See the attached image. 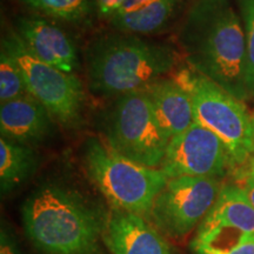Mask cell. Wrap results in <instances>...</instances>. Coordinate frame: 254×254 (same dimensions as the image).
<instances>
[{"mask_svg": "<svg viewBox=\"0 0 254 254\" xmlns=\"http://www.w3.org/2000/svg\"><path fill=\"white\" fill-rule=\"evenodd\" d=\"M0 254H21L15 237L5 225L0 231Z\"/></svg>", "mask_w": 254, "mask_h": 254, "instance_id": "cell-22", "label": "cell"}, {"mask_svg": "<svg viewBox=\"0 0 254 254\" xmlns=\"http://www.w3.org/2000/svg\"><path fill=\"white\" fill-rule=\"evenodd\" d=\"M103 133L117 153L152 168H160L171 140L145 90L114 98L105 113Z\"/></svg>", "mask_w": 254, "mask_h": 254, "instance_id": "cell-6", "label": "cell"}, {"mask_svg": "<svg viewBox=\"0 0 254 254\" xmlns=\"http://www.w3.org/2000/svg\"><path fill=\"white\" fill-rule=\"evenodd\" d=\"M189 67L241 101L246 88V40L231 0H195L177 36Z\"/></svg>", "mask_w": 254, "mask_h": 254, "instance_id": "cell-1", "label": "cell"}, {"mask_svg": "<svg viewBox=\"0 0 254 254\" xmlns=\"http://www.w3.org/2000/svg\"><path fill=\"white\" fill-rule=\"evenodd\" d=\"M194 254H254V241L241 243L225 250H212L205 247H193Z\"/></svg>", "mask_w": 254, "mask_h": 254, "instance_id": "cell-21", "label": "cell"}, {"mask_svg": "<svg viewBox=\"0 0 254 254\" xmlns=\"http://www.w3.org/2000/svg\"><path fill=\"white\" fill-rule=\"evenodd\" d=\"M95 13L101 20L111 21L120 8L123 7L125 0H94Z\"/></svg>", "mask_w": 254, "mask_h": 254, "instance_id": "cell-20", "label": "cell"}, {"mask_svg": "<svg viewBox=\"0 0 254 254\" xmlns=\"http://www.w3.org/2000/svg\"><path fill=\"white\" fill-rule=\"evenodd\" d=\"M183 0H155L133 13L118 15L110 21L116 31L135 36H148L165 30L182 7Z\"/></svg>", "mask_w": 254, "mask_h": 254, "instance_id": "cell-16", "label": "cell"}, {"mask_svg": "<svg viewBox=\"0 0 254 254\" xmlns=\"http://www.w3.org/2000/svg\"><path fill=\"white\" fill-rule=\"evenodd\" d=\"M103 240L111 254H174L146 218L119 209L109 214Z\"/></svg>", "mask_w": 254, "mask_h": 254, "instance_id": "cell-12", "label": "cell"}, {"mask_svg": "<svg viewBox=\"0 0 254 254\" xmlns=\"http://www.w3.org/2000/svg\"><path fill=\"white\" fill-rule=\"evenodd\" d=\"M244 189H245L251 202H252V205L254 206V178H247V179H245Z\"/></svg>", "mask_w": 254, "mask_h": 254, "instance_id": "cell-24", "label": "cell"}, {"mask_svg": "<svg viewBox=\"0 0 254 254\" xmlns=\"http://www.w3.org/2000/svg\"><path fill=\"white\" fill-rule=\"evenodd\" d=\"M109 215L79 190L38 186L21 206L26 236L41 254H101Z\"/></svg>", "mask_w": 254, "mask_h": 254, "instance_id": "cell-2", "label": "cell"}, {"mask_svg": "<svg viewBox=\"0 0 254 254\" xmlns=\"http://www.w3.org/2000/svg\"><path fill=\"white\" fill-rule=\"evenodd\" d=\"M178 63V50L171 44L118 31L106 33L86 52L88 88L103 98L145 90L166 78Z\"/></svg>", "mask_w": 254, "mask_h": 254, "instance_id": "cell-3", "label": "cell"}, {"mask_svg": "<svg viewBox=\"0 0 254 254\" xmlns=\"http://www.w3.org/2000/svg\"><path fill=\"white\" fill-rule=\"evenodd\" d=\"M160 170L168 179L199 177L220 179L236 170L230 151L219 136L194 123L168 142Z\"/></svg>", "mask_w": 254, "mask_h": 254, "instance_id": "cell-9", "label": "cell"}, {"mask_svg": "<svg viewBox=\"0 0 254 254\" xmlns=\"http://www.w3.org/2000/svg\"><path fill=\"white\" fill-rule=\"evenodd\" d=\"M145 92L153 105L159 122L170 138L185 132L195 123L190 94L174 78L159 79L146 87Z\"/></svg>", "mask_w": 254, "mask_h": 254, "instance_id": "cell-14", "label": "cell"}, {"mask_svg": "<svg viewBox=\"0 0 254 254\" xmlns=\"http://www.w3.org/2000/svg\"><path fill=\"white\" fill-rule=\"evenodd\" d=\"M1 46L20 66L27 90L60 125L74 128L81 123L85 90L77 74L65 73L38 59L15 31L2 37Z\"/></svg>", "mask_w": 254, "mask_h": 254, "instance_id": "cell-7", "label": "cell"}, {"mask_svg": "<svg viewBox=\"0 0 254 254\" xmlns=\"http://www.w3.org/2000/svg\"><path fill=\"white\" fill-rule=\"evenodd\" d=\"M39 157L32 146L0 139V190L7 195L36 173Z\"/></svg>", "mask_w": 254, "mask_h": 254, "instance_id": "cell-15", "label": "cell"}, {"mask_svg": "<svg viewBox=\"0 0 254 254\" xmlns=\"http://www.w3.org/2000/svg\"><path fill=\"white\" fill-rule=\"evenodd\" d=\"M82 157L88 178L114 209L150 218L155 198L168 182L160 168L136 164L93 136L85 142Z\"/></svg>", "mask_w": 254, "mask_h": 254, "instance_id": "cell-4", "label": "cell"}, {"mask_svg": "<svg viewBox=\"0 0 254 254\" xmlns=\"http://www.w3.org/2000/svg\"><path fill=\"white\" fill-rule=\"evenodd\" d=\"M56 120L32 95L0 105V133L2 138L27 146L40 144L52 134Z\"/></svg>", "mask_w": 254, "mask_h": 254, "instance_id": "cell-13", "label": "cell"}, {"mask_svg": "<svg viewBox=\"0 0 254 254\" xmlns=\"http://www.w3.org/2000/svg\"><path fill=\"white\" fill-rule=\"evenodd\" d=\"M249 241H254V206L244 186L222 185L190 247L225 250Z\"/></svg>", "mask_w": 254, "mask_h": 254, "instance_id": "cell-10", "label": "cell"}, {"mask_svg": "<svg viewBox=\"0 0 254 254\" xmlns=\"http://www.w3.org/2000/svg\"><path fill=\"white\" fill-rule=\"evenodd\" d=\"M154 1L155 0H125L123 7L120 8V11L114 17L133 13V12L139 11V9L146 7V6H148Z\"/></svg>", "mask_w": 254, "mask_h": 254, "instance_id": "cell-23", "label": "cell"}, {"mask_svg": "<svg viewBox=\"0 0 254 254\" xmlns=\"http://www.w3.org/2000/svg\"><path fill=\"white\" fill-rule=\"evenodd\" d=\"M31 95L20 66L8 51L1 46L0 51V103Z\"/></svg>", "mask_w": 254, "mask_h": 254, "instance_id": "cell-18", "label": "cell"}, {"mask_svg": "<svg viewBox=\"0 0 254 254\" xmlns=\"http://www.w3.org/2000/svg\"><path fill=\"white\" fill-rule=\"evenodd\" d=\"M38 13L63 23L82 26L95 13L94 0H21ZM97 14V13H95Z\"/></svg>", "mask_w": 254, "mask_h": 254, "instance_id": "cell-17", "label": "cell"}, {"mask_svg": "<svg viewBox=\"0 0 254 254\" xmlns=\"http://www.w3.org/2000/svg\"><path fill=\"white\" fill-rule=\"evenodd\" d=\"M246 40V88L254 99V0H237Z\"/></svg>", "mask_w": 254, "mask_h": 254, "instance_id": "cell-19", "label": "cell"}, {"mask_svg": "<svg viewBox=\"0 0 254 254\" xmlns=\"http://www.w3.org/2000/svg\"><path fill=\"white\" fill-rule=\"evenodd\" d=\"M220 179L179 177L168 179L152 206L150 219L160 233L183 239L198 227L221 190Z\"/></svg>", "mask_w": 254, "mask_h": 254, "instance_id": "cell-8", "label": "cell"}, {"mask_svg": "<svg viewBox=\"0 0 254 254\" xmlns=\"http://www.w3.org/2000/svg\"><path fill=\"white\" fill-rule=\"evenodd\" d=\"M14 31L28 50L44 63L75 74L80 67L74 41L62 27L40 15L19 17Z\"/></svg>", "mask_w": 254, "mask_h": 254, "instance_id": "cell-11", "label": "cell"}, {"mask_svg": "<svg viewBox=\"0 0 254 254\" xmlns=\"http://www.w3.org/2000/svg\"><path fill=\"white\" fill-rule=\"evenodd\" d=\"M173 78L190 94L195 122L224 141L236 170L243 171L254 154V117L244 101L190 67L179 69Z\"/></svg>", "mask_w": 254, "mask_h": 254, "instance_id": "cell-5", "label": "cell"}, {"mask_svg": "<svg viewBox=\"0 0 254 254\" xmlns=\"http://www.w3.org/2000/svg\"><path fill=\"white\" fill-rule=\"evenodd\" d=\"M243 177L245 178V179H247V178H254V154L252 155V158L250 159L246 167L243 170Z\"/></svg>", "mask_w": 254, "mask_h": 254, "instance_id": "cell-25", "label": "cell"}]
</instances>
